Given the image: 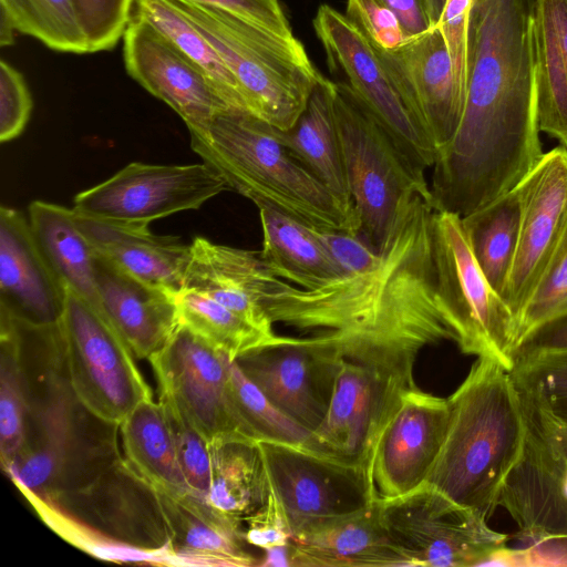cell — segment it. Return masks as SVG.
<instances>
[{
  "mask_svg": "<svg viewBox=\"0 0 567 567\" xmlns=\"http://www.w3.org/2000/svg\"><path fill=\"white\" fill-rule=\"evenodd\" d=\"M73 504L110 544L138 549L159 564H171L169 540L154 487L123 458L90 486L52 505Z\"/></svg>",
  "mask_w": 567,
  "mask_h": 567,
  "instance_id": "21",
  "label": "cell"
},
{
  "mask_svg": "<svg viewBox=\"0 0 567 567\" xmlns=\"http://www.w3.org/2000/svg\"><path fill=\"white\" fill-rule=\"evenodd\" d=\"M332 86L333 82L323 76L296 124L286 131L272 126V132L310 174L342 202L354 206L333 112Z\"/></svg>",
  "mask_w": 567,
  "mask_h": 567,
  "instance_id": "30",
  "label": "cell"
},
{
  "mask_svg": "<svg viewBox=\"0 0 567 567\" xmlns=\"http://www.w3.org/2000/svg\"><path fill=\"white\" fill-rule=\"evenodd\" d=\"M68 288L55 272L29 219L11 207L0 208V310L35 326L61 320Z\"/></svg>",
  "mask_w": 567,
  "mask_h": 567,
  "instance_id": "23",
  "label": "cell"
},
{
  "mask_svg": "<svg viewBox=\"0 0 567 567\" xmlns=\"http://www.w3.org/2000/svg\"><path fill=\"white\" fill-rule=\"evenodd\" d=\"M398 17L408 39L431 28L422 0H382Z\"/></svg>",
  "mask_w": 567,
  "mask_h": 567,
  "instance_id": "52",
  "label": "cell"
},
{
  "mask_svg": "<svg viewBox=\"0 0 567 567\" xmlns=\"http://www.w3.org/2000/svg\"><path fill=\"white\" fill-rule=\"evenodd\" d=\"M258 566L262 567H293L292 539L286 544L264 549V556Z\"/></svg>",
  "mask_w": 567,
  "mask_h": 567,
  "instance_id": "53",
  "label": "cell"
},
{
  "mask_svg": "<svg viewBox=\"0 0 567 567\" xmlns=\"http://www.w3.org/2000/svg\"><path fill=\"white\" fill-rule=\"evenodd\" d=\"M175 298L179 323L227 354L231 361L279 338L275 331L258 328L204 293L182 289Z\"/></svg>",
  "mask_w": 567,
  "mask_h": 567,
  "instance_id": "37",
  "label": "cell"
},
{
  "mask_svg": "<svg viewBox=\"0 0 567 567\" xmlns=\"http://www.w3.org/2000/svg\"><path fill=\"white\" fill-rule=\"evenodd\" d=\"M32 97L23 75L0 61V141L9 142L24 130L32 111Z\"/></svg>",
  "mask_w": 567,
  "mask_h": 567,
  "instance_id": "46",
  "label": "cell"
},
{
  "mask_svg": "<svg viewBox=\"0 0 567 567\" xmlns=\"http://www.w3.org/2000/svg\"><path fill=\"white\" fill-rule=\"evenodd\" d=\"M95 269L104 315L134 357L150 359L179 326L175 293L132 276L97 251Z\"/></svg>",
  "mask_w": 567,
  "mask_h": 567,
  "instance_id": "24",
  "label": "cell"
},
{
  "mask_svg": "<svg viewBox=\"0 0 567 567\" xmlns=\"http://www.w3.org/2000/svg\"><path fill=\"white\" fill-rule=\"evenodd\" d=\"M126 461L153 487L189 491L159 402L145 400L120 424Z\"/></svg>",
  "mask_w": 567,
  "mask_h": 567,
  "instance_id": "34",
  "label": "cell"
},
{
  "mask_svg": "<svg viewBox=\"0 0 567 567\" xmlns=\"http://www.w3.org/2000/svg\"><path fill=\"white\" fill-rule=\"evenodd\" d=\"M313 28L330 69L344 74L346 83L412 165L421 172L433 167L437 152L408 111L371 40L329 4L318 8Z\"/></svg>",
  "mask_w": 567,
  "mask_h": 567,
  "instance_id": "14",
  "label": "cell"
},
{
  "mask_svg": "<svg viewBox=\"0 0 567 567\" xmlns=\"http://www.w3.org/2000/svg\"><path fill=\"white\" fill-rule=\"evenodd\" d=\"M533 41L538 128L567 147V0H535Z\"/></svg>",
  "mask_w": 567,
  "mask_h": 567,
  "instance_id": "29",
  "label": "cell"
},
{
  "mask_svg": "<svg viewBox=\"0 0 567 567\" xmlns=\"http://www.w3.org/2000/svg\"><path fill=\"white\" fill-rule=\"evenodd\" d=\"M520 225L502 298L517 320L551 258L567 224V147L557 146L516 186Z\"/></svg>",
  "mask_w": 567,
  "mask_h": 567,
  "instance_id": "18",
  "label": "cell"
},
{
  "mask_svg": "<svg viewBox=\"0 0 567 567\" xmlns=\"http://www.w3.org/2000/svg\"><path fill=\"white\" fill-rule=\"evenodd\" d=\"M133 14L152 24L199 68L230 109L248 112L231 71L203 33L168 0H135Z\"/></svg>",
  "mask_w": 567,
  "mask_h": 567,
  "instance_id": "36",
  "label": "cell"
},
{
  "mask_svg": "<svg viewBox=\"0 0 567 567\" xmlns=\"http://www.w3.org/2000/svg\"><path fill=\"white\" fill-rule=\"evenodd\" d=\"M1 341L0 452L6 470L20 451L27 432L28 413L20 385L12 346Z\"/></svg>",
  "mask_w": 567,
  "mask_h": 567,
  "instance_id": "41",
  "label": "cell"
},
{
  "mask_svg": "<svg viewBox=\"0 0 567 567\" xmlns=\"http://www.w3.org/2000/svg\"><path fill=\"white\" fill-rule=\"evenodd\" d=\"M511 374L520 392L553 417L567 424V351L516 363Z\"/></svg>",
  "mask_w": 567,
  "mask_h": 567,
  "instance_id": "40",
  "label": "cell"
},
{
  "mask_svg": "<svg viewBox=\"0 0 567 567\" xmlns=\"http://www.w3.org/2000/svg\"><path fill=\"white\" fill-rule=\"evenodd\" d=\"M567 312V224L518 320V340L542 322Z\"/></svg>",
  "mask_w": 567,
  "mask_h": 567,
  "instance_id": "42",
  "label": "cell"
},
{
  "mask_svg": "<svg viewBox=\"0 0 567 567\" xmlns=\"http://www.w3.org/2000/svg\"><path fill=\"white\" fill-rule=\"evenodd\" d=\"M346 16L382 50L396 49L408 40L400 20L382 0H347Z\"/></svg>",
  "mask_w": 567,
  "mask_h": 567,
  "instance_id": "45",
  "label": "cell"
},
{
  "mask_svg": "<svg viewBox=\"0 0 567 567\" xmlns=\"http://www.w3.org/2000/svg\"><path fill=\"white\" fill-rule=\"evenodd\" d=\"M292 544L293 567H412L381 519L379 499Z\"/></svg>",
  "mask_w": 567,
  "mask_h": 567,
  "instance_id": "28",
  "label": "cell"
},
{
  "mask_svg": "<svg viewBox=\"0 0 567 567\" xmlns=\"http://www.w3.org/2000/svg\"><path fill=\"white\" fill-rule=\"evenodd\" d=\"M148 360L159 395L169 399L208 443L228 435L251 436L230 396L227 354L179 323Z\"/></svg>",
  "mask_w": 567,
  "mask_h": 567,
  "instance_id": "17",
  "label": "cell"
},
{
  "mask_svg": "<svg viewBox=\"0 0 567 567\" xmlns=\"http://www.w3.org/2000/svg\"><path fill=\"white\" fill-rule=\"evenodd\" d=\"M183 289L204 293L258 328L274 332L261 299L275 276L259 254L196 237Z\"/></svg>",
  "mask_w": 567,
  "mask_h": 567,
  "instance_id": "26",
  "label": "cell"
},
{
  "mask_svg": "<svg viewBox=\"0 0 567 567\" xmlns=\"http://www.w3.org/2000/svg\"><path fill=\"white\" fill-rule=\"evenodd\" d=\"M168 1L215 48L238 81L248 112L281 131L291 128L323 78L302 43L217 7Z\"/></svg>",
  "mask_w": 567,
  "mask_h": 567,
  "instance_id": "5",
  "label": "cell"
},
{
  "mask_svg": "<svg viewBox=\"0 0 567 567\" xmlns=\"http://www.w3.org/2000/svg\"><path fill=\"white\" fill-rule=\"evenodd\" d=\"M375 48L408 111L439 153L455 134L464 107L440 29L430 28L393 50Z\"/></svg>",
  "mask_w": 567,
  "mask_h": 567,
  "instance_id": "20",
  "label": "cell"
},
{
  "mask_svg": "<svg viewBox=\"0 0 567 567\" xmlns=\"http://www.w3.org/2000/svg\"><path fill=\"white\" fill-rule=\"evenodd\" d=\"M123 59L127 74L171 106L188 130L230 109L199 68L135 14L123 35Z\"/></svg>",
  "mask_w": 567,
  "mask_h": 567,
  "instance_id": "22",
  "label": "cell"
},
{
  "mask_svg": "<svg viewBox=\"0 0 567 567\" xmlns=\"http://www.w3.org/2000/svg\"><path fill=\"white\" fill-rule=\"evenodd\" d=\"M244 523L246 542L261 549L292 539L282 506L271 484L266 502Z\"/></svg>",
  "mask_w": 567,
  "mask_h": 567,
  "instance_id": "48",
  "label": "cell"
},
{
  "mask_svg": "<svg viewBox=\"0 0 567 567\" xmlns=\"http://www.w3.org/2000/svg\"><path fill=\"white\" fill-rule=\"evenodd\" d=\"M519 394L524 442L499 488L496 507L509 514L518 527L517 537L528 545L567 536V424Z\"/></svg>",
  "mask_w": 567,
  "mask_h": 567,
  "instance_id": "12",
  "label": "cell"
},
{
  "mask_svg": "<svg viewBox=\"0 0 567 567\" xmlns=\"http://www.w3.org/2000/svg\"><path fill=\"white\" fill-rule=\"evenodd\" d=\"M424 9L431 24V28L436 27L446 3V0H422Z\"/></svg>",
  "mask_w": 567,
  "mask_h": 567,
  "instance_id": "55",
  "label": "cell"
},
{
  "mask_svg": "<svg viewBox=\"0 0 567 567\" xmlns=\"http://www.w3.org/2000/svg\"><path fill=\"white\" fill-rule=\"evenodd\" d=\"M461 218L480 268L502 297L519 236L520 199L517 187Z\"/></svg>",
  "mask_w": 567,
  "mask_h": 567,
  "instance_id": "35",
  "label": "cell"
},
{
  "mask_svg": "<svg viewBox=\"0 0 567 567\" xmlns=\"http://www.w3.org/2000/svg\"><path fill=\"white\" fill-rule=\"evenodd\" d=\"M414 388V379L389 367L339 353L327 414L305 445L360 466L370 477L379 435L401 395Z\"/></svg>",
  "mask_w": 567,
  "mask_h": 567,
  "instance_id": "13",
  "label": "cell"
},
{
  "mask_svg": "<svg viewBox=\"0 0 567 567\" xmlns=\"http://www.w3.org/2000/svg\"><path fill=\"white\" fill-rule=\"evenodd\" d=\"M227 187L208 164L155 165L130 163L112 177L74 197L80 215L131 224L198 209Z\"/></svg>",
  "mask_w": 567,
  "mask_h": 567,
  "instance_id": "15",
  "label": "cell"
},
{
  "mask_svg": "<svg viewBox=\"0 0 567 567\" xmlns=\"http://www.w3.org/2000/svg\"><path fill=\"white\" fill-rule=\"evenodd\" d=\"M210 486L206 499L244 524L267 499L270 482L257 439L237 434L208 443Z\"/></svg>",
  "mask_w": 567,
  "mask_h": 567,
  "instance_id": "32",
  "label": "cell"
},
{
  "mask_svg": "<svg viewBox=\"0 0 567 567\" xmlns=\"http://www.w3.org/2000/svg\"><path fill=\"white\" fill-rule=\"evenodd\" d=\"M73 391L93 415L118 425L152 392L106 316L68 289L60 320Z\"/></svg>",
  "mask_w": 567,
  "mask_h": 567,
  "instance_id": "9",
  "label": "cell"
},
{
  "mask_svg": "<svg viewBox=\"0 0 567 567\" xmlns=\"http://www.w3.org/2000/svg\"><path fill=\"white\" fill-rule=\"evenodd\" d=\"M447 403L445 439L425 482L488 518L524 442L519 391L503 364L477 357Z\"/></svg>",
  "mask_w": 567,
  "mask_h": 567,
  "instance_id": "3",
  "label": "cell"
},
{
  "mask_svg": "<svg viewBox=\"0 0 567 567\" xmlns=\"http://www.w3.org/2000/svg\"><path fill=\"white\" fill-rule=\"evenodd\" d=\"M166 525L171 565L258 566L248 549L244 524L234 520L206 499L192 493L154 487Z\"/></svg>",
  "mask_w": 567,
  "mask_h": 567,
  "instance_id": "25",
  "label": "cell"
},
{
  "mask_svg": "<svg viewBox=\"0 0 567 567\" xmlns=\"http://www.w3.org/2000/svg\"><path fill=\"white\" fill-rule=\"evenodd\" d=\"M81 403L29 425L4 470L29 499L56 503L90 486L121 458L116 427Z\"/></svg>",
  "mask_w": 567,
  "mask_h": 567,
  "instance_id": "8",
  "label": "cell"
},
{
  "mask_svg": "<svg viewBox=\"0 0 567 567\" xmlns=\"http://www.w3.org/2000/svg\"><path fill=\"white\" fill-rule=\"evenodd\" d=\"M74 218L94 249L126 272L175 295L183 289L190 245L179 237L155 235L148 225L92 218L75 212Z\"/></svg>",
  "mask_w": 567,
  "mask_h": 567,
  "instance_id": "27",
  "label": "cell"
},
{
  "mask_svg": "<svg viewBox=\"0 0 567 567\" xmlns=\"http://www.w3.org/2000/svg\"><path fill=\"white\" fill-rule=\"evenodd\" d=\"M228 383L235 408L252 437L307 443L311 433L279 411L231 360L228 361Z\"/></svg>",
  "mask_w": 567,
  "mask_h": 567,
  "instance_id": "39",
  "label": "cell"
},
{
  "mask_svg": "<svg viewBox=\"0 0 567 567\" xmlns=\"http://www.w3.org/2000/svg\"><path fill=\"white\" fill-rule=\"evenodd\" d=\"M14 29L9 16L0 9V45L9 47L14 42Z\"/></svg>",
  "mask_w": 567,
  "mask_h": 567,
  "instance_id": "54",
  "label": "cell"
},
{
  "mask_svg": "<svg viewBox=\"0 0 567 567\" xmlns=\"http://www.w3.org/2000/svg\"><path fill=\"white\" fill-rule=\"evenodd\" d=\"M519 549L522 567H567V536L544 538Z\"/></svg>",
  "mask_w": 567,
  "mask_h": 567,
  "instance_id": "51",
  "label": "cell"
},
{
  "mask_svg": "<svg viewBox=\"0 0 567 567\" xmlns=\"http://www.w3.org/2000/svg\"><path fill=\"white\" fill-rule=\"evenodd\" d=\"M381 519L412 567H470L506 546L507 536L487 518L424 482L411 492L379 499Z\"/></svg>",
  "mask_w": 567,
  "mask_h": 567,
  "instance_id": "10",
  "label": "cell"
},
{
  "mask_svg": "<svg viewBox=\"0 0 567 567\" xmlns=\"http://www.w3.org/2000/svg\"><path fill=\"white\" fill-rule=\"evenodd\" d=\"M563 351H567V312L542 322L523 336L513 351V367L538 355Z\"/></svg>",
  "mask_w": 567,
  "mask_h": 567,
  "instance_id": "50",
  "label": "cell"
},
{
  "mask_svg": "<svg viewBox=\"0 0 567 567\" xmlns=\"http://www.w3.org/2000/svg\"><path fill=\"white\" fill-rule=\"evenodd\" d=\"M535 0H473L465 102L439 151L430 192L435 210L464 217L514 189L544 152L536 112Z\"/></svg>",
  "mask_w": 567,
  "mask_h": 567,
  "instance_id": "1",
  "label": "cell"
},
{
  "mask_svg": "<svg viewBox=\"0 0 567 567\" xmlns=\"http://www.w3.org/2000/svg\"><path fill=\"white\" fill-rule=\"evenodd\" d=\"M430 189L399 205L391 229L365 269L316 289L275 277L261 299L272 323L329 339L340 352L371 351L416 361L420 351L456 334L439 302Z\"/></svg>",
  "mask_w": 567,
  "mask_h": 567,
  "instance_id": "2",
  "label": "cell"
},
{
  "mask_svg": "<svg viewBox=\"0 0 567 567\" xmlns=\"http://www.w3.org/2000/svg\"><path fill=\"white\" fill-rule=\"evenodd\" d=\"M158 402L171 429L177 458L189 491L207 497L210 486L208 442L169 399L159 395Z\"/></svg>",
  "mask_w": 567,
  "mask_h": 567,
  "instance_id": "43",
  "label": "cell"
},
{
  "mask_svg": "<svg viewBox=\"0 0 567 567\" xmlns=\"http://www.w3.org/2000/svg\"><path fill=\"white\" fill-rule=\"evenodd\" d=\"M258 443L295 540L377 501L370 477L360 466L305 444Z\"/></svg>",
  "mask_w": 567,
  "mask_h": 567,
  "instance_id": "11",
  "label": "cell"
},
{
  "mask_svg": "<svg viewBox=\"0 0 567 567\" xmlns=\"http://www.w3.org/2000/svg\"><path fill=\"white\" fill-rule=\"evenodd\" d=\"M432 227L437 298L457 347L465 354L492 358L511 371L517 320L480 268L462 218L435 210Z\"/></svg>",
  "mask_w": 567,
  "mask_h": 567,
  "instance_id": "7",
  "label": "cell"
},
{
  "mask_svg": "<svg viewBox=\"0 0 567 567\" xmlns=\"http://www.w3.org/2000/svg\"><path fill=\"white\" fill-rule=\"evenodd\" d=\"M255 205L262 228L259 256L275 277L302 289H316L342 275L312 227L267 203Z\"/></svg>",
  "mask_w": 567,
  "mask_h": 567,
  "instance_id": "31",
  "label": "cell"
},
{
  "mask_svg": "<svg viewBox=\"0 0 567 567\" xmlns=\"http://www.w3.org/2000/svg\"><path fill=\"white\" fill-rule=\"evenodd\" d=\"M231 12L285 38L295 37L279 0H189Z\"/></svg>",
  "mask_w": 567,
  "mask_h": 567,
  "instance_id": "49",
  "label": "cell"
},
{
  "mask_svg": "<svg viewBox=\"0 0 567 567\" xmlns=\"http://www.w3.org/2000/svg\"><path fill=\"white\" fill-rule=\"evenodd\" d=\"M244 374L293 422L313 432L323 421L339 368V352L326 337L279 338L236 360Z\"/></svg>",
  "mask_w": 567,
  "mask_h": 567,
  "instance_id": "16",
  "label": "cell"
},
{
  "mask_svg": "<svg viewBox=\"0 0 567 567\" xmlns=\"http://www.w3.org/2000/svg\"><path fill=\"white\" fill-rule=\"evenodd\" d=\"M28 219L65 287L103 312L96 286V251L79 228L73 209L34 200L29 206Z\"/></svg>",
  "mask_w": 567,
  "mask_h": 567,
  "instance_id": "33",
  "label": "cell"
},
{
  "mask_svg": "<svg viewBox=\"0 0 567 567\" xmlns=\"http://www.w3.org/2000/svg\"><path fill=\"white\" fill-rule=\"evenodd\" d=\"M332 103L360 236L378 250L402 199L430 185L346 82H333Z\"/></svg>",
  "mask_w": 567,
  "mask_h": 567,
  "instance_id": "6",
  "label": "cell"
},
{
  "mask_svg": "<svg viewBox=\"0 0 567 567\" xmlns=\"http://www.w3.org/2000/svg\"><path fill=\"white\" fill-rule=\"evenodd\" d=\"M473 0H446L437 28L447 48L456 87L465 102L468 21Z\"/></svg>",
  "mask_w": 567,
  "mask_h": 567,
  "instance_id": "47",
  "label": "cell"
},
{
  "mask_svg": "<svg viewBox=\"0 0 567 567\" xmlns=\"http://www.w3.org/2000/svg\"><path fill=\"white\" fill-rule=\"evenodd\" d=\"M14 29L65 53H90L73 0H0Z\"/></svg>",
  "mask_w": 567,
  "mask_h": 567,
  "instance_id": "38",
  "label": "cell"
},
{
  "mask_svg": "<svg viewBox=\"0 0 567 567\" xmlns=\"http://www.w3.org/2000/svg\"><path fill=\"white\" fill-rule=\"evenodd\" d=\"M135 0H73L90 53L112 50L123 38Z\"/></svg>",
  "mask_w": 567,
  "mask_h": 567,
  "instance_id": "44",
  "label": "cell"
},
{
  "mask_svg": "<svg viewBox=\"0 0 567 567\" xmlns=\"http://www.w3.org/2000/svg\"><path fill=\"white\" fill-rule=\"evenodd\" d=\"M447 399L405 391L383 426L372 455L370 478L377 499L404 495L423 484L443 445Z\"/></svg>",
  "mask_w": 567,
  "mask_h": 567,
  "instance_id": "19",
  "label": "cell"
},
{
  "mask_svg": "<svg viewBox=\"0 0 567 567\" xmlns=\"http://www.w3.org/2000/svg\"><path fill=\"white\" fill-rule=\"evenodd\" d=\"M190 146L227 187L320 229L360 235L354 206L310 174L280 143L272 126L227 109L205 126L188 130Z\"/></svg>",
  "mask_w": 567,
  "mask_h": 567,
  "instance_id": "4",
  "label": "cell"
}]
</instances>
